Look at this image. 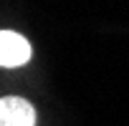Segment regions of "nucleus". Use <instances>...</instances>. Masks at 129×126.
Wrapping results in <instances>:
<instances>
[{
  "label": "nucleus",
  "mask_w": 129,
  "mask_h": 126,
  "mask_svg": "<svg viewBox=\"0 0 129 126\" xmlns=\"http://www.w3.org/2000/svg\"><path fill=\"white\" fill-rule=\"evenodd\" d=\"M30 58V43L15 30H0V66L18 68Z\"/></svg>",
  "instance_id": "1"
},
{
  "label": "nucleus",
  "mask_w": 129,
  "mask_h": 126,
  "mask_svg": "<svg viewBox=\"0 0 129 126\" xmlns=\"http://www.w3.org/2000/svg\"><path fill=\"white\" fill-rule=\"evenodd\" d=\"M0 126H36V108L20 96L0 98Z\"/></svg>",
  "instance_id": "2"
}]
</instances>
